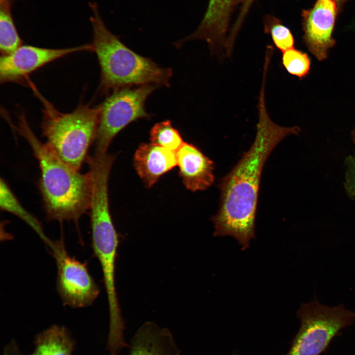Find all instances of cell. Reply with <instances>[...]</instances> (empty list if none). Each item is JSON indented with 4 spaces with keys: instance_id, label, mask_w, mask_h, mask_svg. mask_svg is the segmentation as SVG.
I'll list each match as a JSON object with an SVG mask.
<instances>
[{
    "instance_id": "22",
    "label": "cell",
    "mask_w": 355,
    "mask_h": 355,
    "mask_svg": "<svg viewBox=\"0 0 355 355\" xmlns=\"http://www.w3.org/2000/svg\"><path fill=\"white\" fill-rule=\"evenodd\" d=\"M253 0H244L242 8L241 14L240 17V19H241L243 15L246 14L247 11L248 9V8L249 7Z\"/></svg>"
},
{
    "instance_id": "20",
    "label": "cell",
    "mask_w": 355,
    "mask_h": 355,
    "mask_svg": "<svg viewBox=\"0 0 355 355\" xmlns=\"http://www.w3.org/2000/svg\"><path fill=\"white\" fill-rule=\"evenodd\" d=\"M265 32L269 34L275 46L282 52L293 47L294 37L290 30L278 20H272L265 26Z\"/></svg>"
},
{
    "instance_id": "10",
    "label": "cell",
    "mask_w": 355,
    "mask_h": 355,
    "mask_svg": "<svg viewBox=\"0 0 355 355\" xmlns=\"http://www.w3.org/2000/svg\"><path fill=\"white\" fill-rule=\"evenodd\" d=\"M334 0H317L314 6L303 12L304 42L319 61L327 58L335 44L332 37L337 4Z\"/></svg>"
},
{
    "instance_id": "12",
    "label": "cell",
    "mask_w": 355,
    "mask_h": 355,
    "mask_svg": "<svg viewBox=\"0 0 355 355\" xmlns=\"http://www.w3.org/2000/svg\"><path fill=\"white\" fill-rule=\"evenodd\" d=\"M176 155L179 175L186 188L202 191L213 184L214 163L198 147L184 142Z\"/></svg>"
},
{
    "instance_id": "7",
    "label": "cell",
    "mask_w": 355,
    "mask_h": 355,
    "mask_svg": "<svg viewBox=\"0 0 355 355\" xmlns=\"http://www.w3.org/2000/svg\"><path fill=\"white\" fill-rule=\"evenodd\" d=\"M92 247L101 266L107 298L109 327L119 330L124 326L115 286V262L119 237L109 210L100 208L90 213Z\"/></svg>"
},
{
    "instance_id": "23",
    "label": "cell",
    "mask_w": 355,
    "mask_h": 355,
    "mask_svg": "<svg viewBox=\"0 0 355 355\" xmlns=\"http://www.w3.org/2000/svg\"><path fill=\"white\" fill-rule=\"evenodd\" d=\"M14 0H0V3L11 6L12 2Z\"/></svg>"
},
{
    "instance_id": "8",
    "label": "cell",
    "mask_w": 355,
    "mask_h": 355,
    "mask_svg": "<svg viewBox=\"0 0 355 355\" xmlns=\"http://www.w3.org/2000/svg\"><path fill=\"white\" fill-rule=\"evenodd\" d=\"M50 247L57 264V287L63 303L74 308L90 306L100 289L86 264L71 256L62 242L53 243Z\"/></svg>"
},
{
    "instance_id": "25",
    "label": "cell",
    "mask_w": 355,
    "mask_h": 355,
    "mask_svg": "<svg viewBox=\"0 0 355 355\" xmlns=\"http://www.w3.org/2000/svg\"><path fill=\"white\" fill-rule=\"evenodd\" d=\"M334 0L336 1H337V2H339V1H341V0Z\"/></svg>"
},
{
    "instance_id": "6",
    "label": "cell",
    "mask_w": 355,
    "mask_h": 355,
    "mask_svg": "<svg viewBox=\"0 0 355 355\" xmlns=\"http://www.w3.org/2000/svg\"><path fill=\"white\" fill-rule=\"evenodd\" d=\"M154 84L126 87L115 90L99 105V117L94 140L95 151L106 152L115 136L131 122L150 115L145 109Z\"/></svg>"
},
{
    "instance_id": "11",
    "label": "cell",
    "mask_w": 355,
    "mask_h": 355,
    "mask_svg": "<svg viewBox=\"0 0 355 355\" xmlns=\"http://www.w3.org/2000/svg\"><path fill=\"white\" fill-rule=\"evenodd\" d=\"M234 0H210L204 17L197 30L185 39H201L209 44L211 52L221 57L226 49L230 13Z\"/></svg>"
},
{
    "instance_id": "13",
    "label": "cell",
    "mask_w": 355,
    "mask_h": 355,
    "mask_svg": "<svg viewBox=\"0 0 355 355\" xmlns=\"http://www.w3.org/2000/svg\"><path fill=\"white\" fill-rule=\"evenodd\" d=\"M133 162L137 174L147 187L153 185L177 165L176 152L151 142L139 145Z\"/></svg>"
},
{
    "instance_id": "2",
    "label": "cell",
    "mask_w": 355,
    "mask_h": 355,
    "mask_svg": "<svg viewBox=\"0 0 355 355\" xmlns=\"http://www.w3.org/2000/svg\"><path fill=\"white\" fill-rule=\"evenodd\" d=\"M16 130L24 137L37 159L40 171L39 189L48 220L77 221L89 211L91 181L64 162L31 128L25 114L18 117Z\"/></svg>"
},
{
    "instance_id": "15",
    "label": "cell",
    "mask_w": 355,
    "mask_h": 355,
    "mask_svg": "<svg viewBox=\"0 0 355 355\" xmlns=\"http://www.w3.org/2000/svg\"><path fill=\"white\" fill-rule=\"evenodd\" d=\"M74 343L67 330L54 325L36 338L34 351L29 355H71Z\"/></svg>"
},
{
    "instance_id": "5",
    "label": "cell",
    "mask_w": 355,
    "mask_h": 355,
    "mask_svg": "<svg viewBox=\"0 0 355 355\" xmlns=\"http://www.w3.org/2000/svg\"><path fill=\"white\" fill-rule=\"evenodd\" d=\"M300 327L286 355H320L332 339L355 320V313L343 305L325 306L317 300L301 305Z\"/></svg>"
},
{
    "instance_id": "19",
    "label": "cell",
    "mask_w": 355,
    "mask_h": 355,
    "mask_svg": "<svg viewBox=\"0 0 355 355\" xmlns=\"http://www.w3.org/2000/svg\"><path fill=\"white\" fill-rule=\"evenodd\" d=\"M282 63L289 74L302 79L309 73L311 61L306 53L293 47L283 52Z\"/></svg>"
},
{
    "instance_id": "9",
    "label": "cell",
    "mask_w": 355,
    "mask_h": 355,
    "mask_svg": "<svg viewBox=\"0 0 355 355\" xmlns=\"http://www.w3.org/2000/svg\"><path fill=\"white\" fill-rule=\"evenodd\" d=\"M82 51H93L92 44L65 48L22 45L11 53L1 55L0 82H24L29 74L46 64L69 54Z\"/></svg>"
},
{
    "instance_id": "4",
    "label": "cell",
    "mask_w": 355,
    "mask_h": 355,
    "mask_svg": "<svg viewBox=\"0 0 355 355\" xmlns=\"http://www.w3.org/2000/svg\"><path fill=\"white\" fill-rule=\"evenodd\" d=\"M43 106L41 128L46 143L64 162L80 171L98 128L99 107L80 103L63 113L34 89Z\"/></svg>"
},
{
    "instance_id": "17",
    "label": "cell",
    "mask_w": 355,
    "mask_h": 355,
    "mask_svg": "<svg viewBox=\"0 0 355 355\" xmlns=\"http://www.w3.org/2000/svg\"><path fill=\"white\" fill-rule=\"evenodd\" d=\"M22 45L15 25L11 6L0 3V51L1 55H8Z\"/></svg>"
},
{
    "instance_id": "14",
    "label": "cell",
    "mask_w": 355,
    "mask_h": 355,
    "mask_svg": "<svg viewBox=\"0 0 355 355\" xmlns=\"http://www.w3.org/2000/svg\"><path fill=\"white\" fill-rule=\"evenodd\" d=\"M171 331L148 321L133 336L129 355H180Z\"/></svg>"
},
{
    "instance_id": "1",
    "label": "cell",
    "mask_w": 355,
    "mask_h": 355,
    "mask_svg": "<svg viewBox=\"0 0 355 355\" xmlns=\"http://www.w3.org/2000/svg\"><path fill=\"white\" fill-rule=\"evenodd\" d=\"M265 88L259 92L258 121L254 140L250 148L218 185L219 208L212 217L214 236H231L248 248L254 238V225L262 172L269 156L278 144L290 135H297L298 126L283 127L275 123L267 111Z\"/></svg>"
},
{
    "instance_id": "24",
    "label": "cell",
    "mask_w": 355,
    "mask_h": 355,
    "mask_svg": "<svg viewBox=\"0 0 355 355\" xmlns=\"http://www.w3.org/2000/svg\"><path fill=\"white\" fill-rule=\"evenodd\" d=\"M352 136L354 142H355V128L352 132Z\"/></svg>"
},
{
    "instance_id": "3",
    "label": "cell",
    "mask_w": 355,
    "mask_h": 355,
    "mask_svg": "<svg viewBox=\"0 0 355 355\" xmlns=\"http://www.w3.org/2000/svg\"><path fill=\"white\" fill-rule=\"evenodd\" d=\"M90 18L92 46L101 69L99 90L102 93L126 87L154 84L169 87L172 70L162 68L149 58L125 45L106 28L96 4L91 3Z\"/></svg>"
},
{
    "instance_id": "18",
    "label": "cell",
    "mask_w": 355,
    "mask_h": 355,
    "mask_svg": "<svg viewBox=\"0 0 355 355\" xmlns=\"http://www.w3.org/2000/svg\"><path fill=\"white\" fill-rule=\"evenodd\" d=\"M150 140L153 144L176 152L184 143L178 130L168 120L153 126L150 131Z\"/></svg>"
},
{
    "instance_id": "16",
    "label": "cell",
    "mask_w": 355,
    "mask_h": 355,
    "mask_svg": "<svg viewBox=\"0 0 355 355\" xmlns=\"http://www.w3.org/2000/svg\"><path fill=\"white\" fill-rule=\"evenodd\" d=\"M0 207L1 210L10 213L28 224L50 246L52 244L45 235L40 222L21 204L6 181L0 180Z\"/></svg>"
},
{
    "instance_id": "21",
    "label": "cell",
    "mask_w": 355,
    "mask_h": 355,
    "mask_svg": "<svg viewBox=\"0 0 355 355\" xmlns=\"http://www.w3.org/2000/svg\"><path fill=\"white\" fill-rule=\"evenodd\" d=\"M348 170L345 186L348 193L355 198V157L347 159Z\"/></svg>"
}]
</instances>
